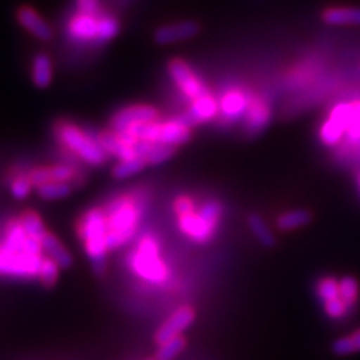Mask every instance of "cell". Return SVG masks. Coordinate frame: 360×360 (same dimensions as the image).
Masks as SVG:
<instances>
[{
    "label": "cell",
    "mask_w": 360,
    "mask_h": 360,
    "mask_svg": "<svg viewBox=\"0 0 360 360\" xmlns=\"http://www.w3.org/2000/svg\"><path fill=\"white\" fill-rule=\"evenodd\" d=\"M104 210L108 224V248L112 251L134 239L144 215V202L129 195H117L107 202Z\"/></svg>",
    "instance_id": "1"
},
{
    "label": "cell",
    "mask_w": 360,
    "mask_h": 360,
    "mask_svg": "<svg viewBox=\"0 0 360 360\" xmlns=\"http://www.w3.org/2000/svg\"><path fill=\"white\" fill-rule=\"evenodd\" d=\"M78 233H80L89 260L92 263L94 272L103 276L107 269V252L110 251L105 210L101 207L87 210L78 225Z\"/></svg>",
    "instance_id": "2"
},
{
    "label": "cell",
    "mask_w": 360,
    "mask_h": 360,
    "mask_svg": "<svg viewBox=\"0 0 360 360\" xmlns=\"http://www.w3.org/2000/svg\"><path fill=\"white\" fill-rule=\"evenodd\" d=\"M128 264L140 279L153 285H162L170 278V269L160 257V243L152 234L143 236L135 245L128 257Z\"/></svg>",
    "instance_id": "3"
},
{
    "label": "cell",
    "mask_w": 360,
    "mask_h": 360,
    "mask_svg": "<svg viewBox=\"0 0 360 360\" xmlns=\"http://www.w3.org/2000/svg\"><path fill=\"white\" fill-rule=\"evenodd\" d=\"M56 137L59 139L63 148L89 165L98 167L105 164L108 160V153L101 146L98 135L78 128L74 123L60 122L56 127Z\"/></svg>",
    "instance_id": "4"
},
{
    "label": "cell",
    "mask_w": 360,
    "mask_h": 360,
    "mask_svg": "<svg viewBox=\"0 0 360 360\" xmlns=\"http://www.w3.org/2000/svg\"><path fill=\"white\" fill-rule=\"evenodd\" d=\"M41 240L27 238L26 246L21 250H9L0 246V275L13 278H38L44 260Z\"/></svg>",
    "instance_id": "5"
},
{
    "label": "cell",
    "mask_w": 360,
    "mask_h": 360,
    "mask_svg": "<svg viewBox=\"0 0 360 360\" xmlns=\"http://www.w3.org/2000/svg\"><path fill=\"white\" fill-rule=\"evenodd\" d=\"M222 217V206L217 200L202 202L198 210L179 217V227L191 240L206 243L213 239Z\"/></svg>",
    "instance_id": "6"
},
{
    "label": "cell",
    "mask_w": 360,
    "mask_h": 360,
    "mask_svg": "<svg viewBox=\"0 0 360 360\" xmlns=\"http://www.w3.org/2000/svg\"><path fill=\"white\" fill-rule=\"evenodd\" d=\"M167 70L177 89L184 94L186 99L191 101V103L209 90L202 84L200 77L195 74L193 68H191L184 59H173L168 63Z\"/></svg>",
    "instance_id": "7"
},
{
    "label": "cell",
    "mask_w": 360,
    "mask_h": 360,
    "mask_svg": "<svg viewBox=\"0 0 360 360\" xmlns=\"http://www.w3.org/2000/svg\"><path fill=\"white\" fill-rule=\"evenodd\" d=\"M160 117L158 110L152 105L135 104L117 110L110 120V128L112 132H123L129 128L144 125V123L155 122Z\"/></svg>",
    "instance_id": "8"
},
{
    "label": "cell",
    "mask_w": 360,
    "mask_h": 360,
    "mask_svg": "<svg viewBox=\"0 0 360 360\" xmlns=\"http://www.w3.org/2000/svg\"><path fill=\"white\" fill-rule=\"evenodd\" d=\"M219 101V117L225 123H236L245 117L248 108L252 101V95L246 92L243 87H230L221 95Z\"/></svg>",
    "instance_id": "9"
},
{
    "label": "cell",
    "mask_w": 360,
    "mask_h": 360,
    "mask_svg": "<svg viewBox=\"0 0 360 360\" xmlns=\"http://www.w3.org/2000/svg\"><path fill=\"white\" fill-rule=\"evenodd\" d=\"M348 110H350V103H341L333 107L326 117L320 128V140L323 144L333 148L340 144L347 134V123H348Z\"/></svg>",
    "instance_id": "10"
},
{
    "label": "cell",
    "mask_w": 360,
    "mask_h": 360,
    "mask_svg": "<svg viewBox=\"0 0 360 360\" xmlns=\"http://www.w3.org/2000/svg\"><path fill=\"white\" fill-rule=\"evenodd\" d=\"M99 14H87L78 11L70 20L66 32L75 42H101L99 41Z\"/></svg>",
    "instance_id": "11"
},
{
    "label": "cell",
    "mask_w": 360,
    "mask_h": 360,
    "mask_svg": "<svg viewBox=\"0 0 360 360\" xmlns=\"http://www.w3.org/2000/svg\"><path fill=\"white\" fill-rule=\"evenodd\" d=\"M219 116V101L217 96H213L210 90L202 94L197 99L191 103L189 110L182 115V117L189 127L200 125V123H207L215 120Z\"/></svg>",
    "instance_id": "12"
},
{
    "label": "cell",
    "mask_w": 360,
    "mask_h": 360,
    "mask_svg": "<svg viewBox=\"0 0 360 360\" xmlns=\"http://www.w3.org/2000/svg\"><path fill=\"white\" fill-rule=\"evenodd\" d=\"M195 320V312L193 308L189 307H182L177 311H174L168 320L161 326V329L156 332L155 341L158 344H164L167 341L173 340L176 336L182 335L191 324Z\"/></svg>",
    "instance_id": "13"
},
{
    "label": "cell",
    "mask_w": 360,
    "mask_h": 360,
    "mask_svg": "<svg viewBox=\"0 0 360 360\" xmlns=\"http://www.w3.org/2000/svg\"><path fill=\"white\" fill-rule=\"evenodd\" d=\"M200 30H201V27L197 21L185 20V21L170 22V25L158 27L153 38L158 44L170 45V44L182 42V41H188L191 38H194L198 35Z\"/></svg>",
    "instance_id": "14"
},
{
    "label": "cell",
    "mask_w": 360,
    "mask_h": 360,
    "mask_svg": "<svg viewBox=\"0 0 360 360\" xmlns=\"http://www.w3.org/2000/svg\"><path fill=\"white\" fill-rule=\"evenodd\" d=\"M270 120H272V108L267 101L262 96H252V101L243 117V128L250 135H257L263 132Z\"/></svg>",
    "instance_id": "15"
},
{
    "label": "cell",
    "mask_w": 360,
    "mask_h": 360,
    "mask_svg": "<svg viewBox=\"0 0 360 360\" xmlns=\"http://www.w3.org/2000/svg\"><path fill=\"white\" fill-rule=\"evenodd\" d=\"M18 25L29 32L33 38L38 41H50L53 38V29L37 9L30 6H21L17 11Z\"/></svg>",
    "instance_id": "16"
},
{
    "label": "cell",
    "mask_w": 360,
    "mask_h": 360,
    "mask_svg": "<svg viewBox=\"0 0 360 360\" xmlns=\"http://www.w3.org/2000/svg\"><path fill=\"white\" fill-rule=\"evenodd\" d=\"M135 152H137L139 158H143L148 162V165H160L170 160L176 152V148L161 143L139 141L135 146Z\"/></svg>",
    "instance_id": "17"
},
{
    "label": "cell",
    "mask_w": 360,
    "mask_h": 360,
    "mask_svg": "<svg viewBox=\"0 0 360 360\" xmlns=\"http://www.w3.org/2000/svg\"><path fill=\"white\" fill-rule=\"evenodd\" d=\"M98 140L104 150L108 153V156H115L119 161L137 158V152H135L134 146H129L128 143L123 141L116 132H101L98 134Z\"/></svg>",
    "instance_id": "18"
},
{
    "label": "cell",
    "mask_w": 360,
    "mask_h": 360,
    "mask_svg": "<svg viewBox=\"0 0 360 360\" xmlns=\"http://www.w3.org/2000/svg\"><path fill=\"white\" fill-rule=\"evenodd\" d=\"M321 20L330 26H360V8L332 6L323 11Z\"/></svg>",
    "instance_id": "19"
},
{
    "label": "cell",
    "mask_w": 360,
    "mask_h": 360,
    "mask_svg": "<svg viewBox=\"0 0 360 360\" xmlns=\"http://www.w3.org/2000/svg\"><path fill=\"white\" fill-rule=\"evenodd\" d=\"M53 62L49 54L38 53L32 60V82L38 89H47L53 82Z\"/></svg>",
    "instance_id": "20"
},
{
    "label": "cell",
    "mask_w": 360,
    "mask_h": 360,
    "mask_svg": "<svg viewBox=\"0 0 360 360\" xmlns=\"http://www.w3.org/2000/svg\"><path fill=\"white\" fill-rule=\"evenodd\" d=\"M42 250L44 252L47 254L49 258L54 260L60 266V269H66L72 264V257L70 254V251L60 243V240L53 236L51 233H47L41 240Z\"/></svg>",
    "instance_id": "21"
},
{
    "label": "cell",
    "mask_w": 360,
    "mask_h": 360,
    "mask_svg": "<svg viewBox=\"0 0 360 360\" xmlns=\"http://www.w3.org/2000/svg\"><path fill=\"white\" fill-rule=\"evenodd\" d=\"M312 221V213L307 209H292L281 213L276 219V227L281 231H292L303 229Z\"/></svg>",
    "instance_id": "22"
},
{
    "label": "cell",
    "mask_w": 360,
    "mask_h": 360,
    "mask_svg": "<svg viewBox=\"0 0 360 360\" xmlns=\"http://www.w3.org/2000/svg\"><path fill=\"white\" fill-rule=\"evenodd\" d=\"M248 227L251 229L252 234L255 236V239L263 246H266V248L275 246L276 239H275L274 231L270 230L269 224L260 215H258V213H251V215L248 217Z\"/></svg>",
    "instance_id": "23"
},
{
    "label": "cell",
    "mask_w": 360,
    "mask_h": 360,
    "mask_svg": "<svg viewBox=\"0 0 360 360\" xmlns=\"http://www.w3.org/2000/svg\"><path fill=\"white\" fill-rule=\"evenodd\" d=\"M340 297L352 312L356 311L360 299V285L354 276H344L340 279Z\"/></svg>",
    "instance_id": "24"
},
{
    "label": "cell",
    "mask_w": 360,
    "mask_h": 360,
    "mask_svg": "<svg viewBox=\"0 0 360 360\" xmlns=\"http://www.w3.org/2000/svg\"><path fill=\"white\" fill-rule=\"evenodd\" d=\"M315 296L321 302V305L340 297V279L333 276L320 278L315 284Z\"/></svg>",
    "instance_id": "25"
},
{
    "label": "cell",
    "mask_w": 360,
    "mask_h": 360,
    "mask_svg": "<svg viewBox=\"0 0 360 360\" xmlns=\"http://www.w3.org/2000/svg\"><path fill=\"white\" fill-rule=\"evenodd\" d=\"M20 222L22 225V230L26 231L27 238L42 240L44 236L49 233L47 230H45V225L37 212H32V210L26 212L25 215H22V218L20 219Z\"/></svg>",
    "instance_id": "26"
},
{
    "label": "cell",
    "mask_w": 360,
    "mask_h": 360,
    "mask_svg": "<svg viewBox=\"0 0 360 360\" xmlns=\"http://www.w3.org/2000/svg\"><path fill=\"white\" fill-rule=\"evenodd\" d=\"M332 352L338 356H348L360 352V329L350 335L338 338L332 344Z\"/></svg>",
    "instance_id": "27"
},
{
    "label": "cell",
    "mask_w": 360,
    "mask_h": 360,
    "mask_svg": "<svg viewBox=\"0 0 360 360\" xmlns=\"http://www.w3.org/2000/svg\"><path fill=\"white\" fill-rule=\"evenodd\" d=\"M148 162H146L143 158H131V160H123L119 161L115 168H112V176L119 180L132 177L135 174H139L140 172H143Z\"/></svg>",
    "instance_id": "28"
},
{
    "label": "cell",
    "mask_w": 360,
    "mask_h": 360,
    "mask_svg": "<svg viewBox=\"0 0 360 360\" xmlns=\"http://www.w3.org/2000/svg\"><path fill=\"white\" fill-rule=\"evenodd\" d=\"M72 193V186L71 184H65V182H49L42 185L41 188H38V194L41 198L44 200H60L65 198Z\"/></svg>",
    "instance_id": "29"
},
{
    "label": "cell",
    "mask_w": 360,
    "mask_h": 360,
    "mask_svg": "<svg viewBox=\"0 0 360 360\" xmlns=\"http://www.w3.org/2000/svg\"><path fill=\"white\" fill-rule=\"evenodd\" d=\"M345 135L348 140H350V143H360V101H353V103H350Z\"/></svg>",
    "instance_id": "30"
},
{
    "label": "cell",
    "mask_w": 360,
    "mask_h": 360,
    "mask_svg": "<svg viewBox=\"0 0 360 360\" xmlns=\"http://www.w3.org/2000/svg\"><path fill=\"white\" fill-rule=\"evenodd\" d=\"M59 270H60V266L58 263H56L54 260H51V258L45 257L44 260H42V263H41V267H39L38 279L41 281V283L45 287H51V285H54L56 283H58Z\"/></svg>",
    "instance_id": "31"
},
{
    "label": "cell",
    "mask_w": 360,
    "mask_h": 360,
    "mask_svg": "<svg viewBox=\"0 0 360 360\" xmlns=\"http://www.w3.org/2000/svg\"><path fill=\"white\" fill-rule=\"evenodd\" d=\"M186 342L184 336H176L173 340L167 341L160 345V350L156 353V360H173L184 352Z\"/></svg>",
    "instance_id": "32"
},
{
    "label": "cell",
    "mask_w": 360,
    "mask_h": 360,
    "mask_svg": "<svg viewBox=\"0 0 360 360\" xmlns=\"http://www.w3.org/2000/svg\"><path fill=\"white\" fill-rule=\"evenodd\" d=\"M323 309H324V314L328 315L330 320H336V321L344 320L352 314V311L348 309V307L345 305L341 297H336L328 303H324Z\"/></svg>",
    "instance_id": "33"
},
{
    "label": "cell",
    "mask_w": 360,
    "mask_h": 360,
    "mask_svg": "<svg viewBox=\"0 0 360 360\" xmlns=\"http://www.w3.org/2000/svg\"><path fill=\"white\" fill-rule=\"evenodd\" d=\"M32 182L29 176H17L13 184H11V194H13L14 198L17 200H25L32 193Z\"/></svg>",
    "instance_id": "34"
},
{
    "label": "cell",
    "mask_w": 360,
    "mask_h": 360,
    "mask_svg": "<svg viewBox=\"0 0 360 360\" xmlns=\"http://www.w3.org/2000/svg\"><path fill=\"white\" fill-rule=\"evenodd\" d=\"M50 172H51V179L56 180V182L72 184L77 179L75 168H72L71 165H65V164L53 165V167H50Z\"/></svg>",
    "instance_id": "35"
},
{
    "label": "cell",
    "mask_w": 360,
    "mask_h": 360,
    "mask_svg": "<svg viewBox=\"0 0 360 360\" xmlns=\"http://www.w3.org/2000/svg\"><path fill=\"white\" fill-rule=\"evenodd\" d=\"M32 185L35 186L37 189L41 188L42 185L53 182L51 179V172H50V167H38V168H33V170L27 174Z\"/></svg>",
    "instance_id": "36"
},
{
    "label": "cell",
    "mask_w": 360,
    "mask_h": 360,
    "mask_svg": "<svg viewBox=\"0 0 360 360\" xmlns=\"http://www.w3.org/2000/svg\"><path fill=\"white\" fill-rule=\"evenodd\" d=\"M174 210L177 213V217L185 215V213H189V212L195 210V201L191 198V197H188V195H180L174 201Z\"/></svg>",
    "instance_id": "37"
},
{
    "label": "cell",
    "mask_w": 360,
    "mask_h": 360,
    "mask_svg": "<svg viewBox=\"0 0 360 360\" xmlns=\"http://www.w3.org/2000/svg\"><path fill=\"white\" fill-rule=\"evenodd\" d=\"M357 188H359V194H360V173L357 176Z\"/></svg>",
    "instance_id": "38"
},
{
    "label": "cell",
    "mask_w": 360,
    "mask_h": 360,
    "mask_svg": "<svg viewBox=\"0 0 360 360\" xmlns=\"http://www.w3.org/2000/svg\"><path fill=\"white\" fill-rule=\"evenodd\" d=\"M146 360H156V359H146Z\"/></svg>",
    "instance_id": "39"
}]
</instances>
